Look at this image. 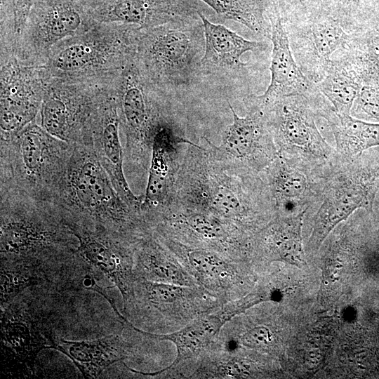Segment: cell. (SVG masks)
<instances>
[{"mask_svg":"<svg viewBox=\"0 0 379 379\" xmlns=\"http://www.w3.org/2000/svg\"><path fill=\"white\" fill-rule=\"evenodd\" d=\"M54 204L65 218L102 227L125 239L140 225L136 211L120 197L89 146L72 145Z\"/></svg>","mask_w":379,"mask_h":379,"instance_id":"1","label":"cell"},{"mask_svg":"<svg viewBox=\"0 0 379 379\" xmlns=\"http://www.w3.org/2000/svg\"><path fill=\"white\" fill-rule=\"evenodd\" d=\"M72 145L35 121L1 140V189L53 203L65 175Z\"/></svg>","mask_w":379,"mask_h":379,"instance_id":"2","label":"cell"},{"mask_svg":"<svg viewBox=\"0 0 379 379\" xmlns=\"http://www.w3.org/2000/svg\"><path fill=\"white\" fill-rule=\"evenodd\" d=\"M361 155L350 161L336 160L320 178L317 193L305 213L312 217L306 244L310 252L318 251L334 228L358 209L372 213L379 190V166L364 163Z\"/></svg>","mask_w":379,"mask_h":379,"instance_id":"3","label":"cell"},{"mask_svg":"<svg viewBox=\"0 0 379 379\" xmlns=\"http://www.w3.org/2000/svg\"><path fill=\"white\" fill-rule=\"evenodd\" d=\"M265 113L278 156L316 178L335 161V152L319 131L320 118L309 95L278 99L261 108Z\"/></svg>","mask_w":379,"mask_h":379,"instance_id":"4","label":"cell"},{"mask_svg":"<svg viewBox=\"0 0 379 379\" xmlns=\"http://www.w3.org/2000/svg\"><path fill=\"white\" fill-rule=\"evenodd\" d=\"M138 29L96 22L52 51L44 67L53 75L102 77L120 71L134 57Z\"/></svg>","mask_w":379,"mask_h":379,"instance_id":"5","label":"cell"},{"mask_svg":"<svg viewBox=\"0 0 379 379\" xmlns=\"http://www.w3.org/2000/svg\"><path fill=\"white\" fill-rule=\"evenodd\" d=\"M114 74L77 77L53 75L47 71L39 112L41 126L72 145L90 146L100 98Z\"/></svg>","mask_w":379,"mask_h":379,"instance_id":"6","label":"cell"},{"mask_svg":"<svg viewBox=\"0 0 379 379\" xmlns=\"http://www.w3.org/2000/svg\"><path fill=\"white\" fill-rule=\"evenodd\" d=\"M197 31L171 22L137 30L134 60L155 88L188 78L202 48Z\"/></svg>","mask_w":379,"mask_h":379,"instance_id":"7","label":"cell"},{"mask_svg":"<svg viewBox=\"0 0 379 379\" xmlns=\"http://www.w3.org/2000/svg\"><path fill=\"white\" fill-rule=\"evenodd\" d=\"M96 22L83 0H36L13 54L24 63L43 66L58 44Z\"/></svg>","mask_w":379,"mask_h":379,"instance_id":"8","label":"cell"},{"mask_svg":"<svg viewBox=\"0 0 379 379\" xmlns=\"http://www.w3.org/2000/svg\"><path fill=\"white\" fill-rule=\"evenodd\" d=\"M47 72L13 54H0L1 140L35 121L43 100Z\"/></svg>","mask_w":379,"mask_h":379,"instance_id":"9","label":"cell"},{"mask_svg":"<svg viewBox=\"0 0 379 379\" xmlns=\"http://www.w3.org/2000/svg\"><path fill=\"white\" fill-rule=\"evenodd\" d=\"M113 84L127 146L151 147L155 130L161 122L157 105L159 90L143 77L134 57L116 74Z\"/></svg>","mask_w":379,"mask_h":379,"instance_id":"10","label":"cell"},{"mask_svg":"<svg viewBox=\"0 0 379 379\" xmlns=\"http://www.w3.org/2000/svg\"><path fill=\"white\" fill-rule=\"evenodd\" d=\"M77 239V252L88 264L101 271L121 292L124 308L134 300L135 274L133 251L126 246L124 237L105 228L64 218Z\"/></svg>","mask_w":379,"mask_h":379,"instance_id":"11","label":"cell"},{"mask_svg":"<svg viewBox=\"0 0 379 379\" xmlns=\"http://www.w3.org/2000/svg\"><path fill=\"white\" fill-rule=\"evenodd\" d=\"M284 25L298 65L315 84L324 78L335 53L345 48L351 37L332 13Z\"/></svg>","mask_w":379,"mask_h":379,"instance_id":"12","label":"cell"},{"mask_svg":"<svg viewBox=\"0 0 379 379\" xmlns=\"http://www.w3.org/2000/svg\"><path fill=\"white\" fill-rule=\"evenodd\" d=\"M113 82L114 78L100 98L92 123L90 147L120 197L131 208L137 211L142 201L132 192L124 175L119 137L121 123Z\"/></svg>","mask_w":379,"mask_h":379,"instance_id":"13","label":"cell"},{"mask_svg":"<svg viewBox=\"0 0 379 379\" xmlns=\"http://www.w3.org/2000/svg\"><path fill=\"white\" fill-rule=\"evenodd\" d=\"M171 326L182 327L223 304L199 286H181L136 277L134 291Z\"/></svg>","mask_w":379,"mask_h":379,"instance_id":"14","label":"cell"},{"mask_svg":"<svg viewBox=\"0 0 379 379\" xmlns=\"http://www.w3.org/2000/svg\"><path fill=\"white\" fill-rule=\"evenodd\" d=\"M230 107L233 121L223 134L221 147L254 171L267 167L278 153L265 112L253 105L247 115L241 117Z\"/></svg>","mask_w":379,"mask_h":379,"instance_id":"15","label":"cell"},{"mask_svg":"<svg viewBox=\"0 0 379 379\" xmlns=\"http://www.w3.org/2000/svg\"><path fill=\"white\" fill-rule=\"evenodd\" d=\"M272 44L270 84L265 93L253 98V105L264 108L279 98L308 95L317 86L301 71L293 55L288 34L279 11L270 15Z\"/></svg>","mask_w":379,"mask_h":379,"instance_id":"16","label":"cell"},{"mask_svg":"<svg viewBox=\"0 0 379 379\" xmlns=\"http://www.w3.org/2000/svg\"><path fill=\"white\" fill-rule=\"evenodd\" d=\"M173 253L197 284L222 304L236 300L241 276L234 260L200 248L180 247Z\"/></svg>","mask_w":379,"mask_h":379,"instance_id":"17","label":"cell"},{"mask_svg":"<svg viewBox=\"0 0 379 379\" xmlns=\"http://www.w3.org/2000/svg\"><path fill=\"white\" fill-rule=\"evenodd\" d=\"M267 178L278 217L305 213L317 193L320 179L279 156L267 166Z\"/></svg>","mask_w":379,"mask_h":379,"instance_id":"18","label":"cell"},{"mask_svg":"<svg viewBox=\"0 0 379 379\" xmlns=\"http://www.w3.org/2000/svg\"><path fill=\"white\" fill-rule=\"evenodd\" d=\"M97 22L117 23L138 29L171 22L169 0H83Z\"/></svg>","mask_w":379,"mask_h":379,"instance_id":"19","label":"cell"},{"mask_svg":"<svg viewBox=\"0 0 379 379\" xmlns=\"http://www.w3.org/2000/svg\"><path fill=\"white\" fill-rule=\"evenodd\" d=\"M124 321L131 328L145 337L158 340L172 342L177 350V355L172 364L160 371L149 375H154L168 370H175L181 363L192 359H199L219 336L227 324L215 311L204 314L178 331L169 333H151L135 327L125 318Z\"/></svg>","mask_w":379,"mask_h":379,"instance_id":"20","label":"cell"},{"mask_svg":"<svg viewBox=\"0 0 379 379\" xmlns=\"http://www.w3.org/2000/svg\"><path fill=\"white\" fill-rule=\"evenodd\" d=\"M199 17L205 38L200 66L205 69H240L246 65L241 60L244 53L265 51L268 46L261 41L246 39L224 25L209 21L201 13Z\"/></svg>","mask_w":379,"mask_h":379,"instance_id":"21","label":"cell"},{"mask_svg":"<svg viewBox=\"0 0 379 379\" xmlns=\"http://www.w3.org/2000/svg\"><path fill=\"white\" fill-rule=\"evenodd\" d=\"M52 349L67 355L84 378H97L109 366L128 357L129 346L116 334L92 340L53 339Z\"/></svg>","mask_w":379,"mask_h":379,"instance_id":"22","label":"cell"},{"mask_svg":"<svg viewBox=\"0 0 379 379\" xmlns=\"http://www.w3.org/2000/svg\"><path fill=\"white\" fill-rule=\"evenodd\" d=\"M4 343L34 371L35 359L40 351L51 348L53 339L42 333L30 313L18 305H9L1 318Z\"/></svg>","mask_w":379,"mask_h":379,"instance_id":"23","label":"cell"},{"mask_svg":"<svg viewBox=\"0 0 379 379\" xmlns=\"http://www.w3.org/2000/svg\"><path fill=\"white\" fill-rule=\"evenodd\" d=\"M305 213L278 217L260 232L258 246L270 258L306 266L302 228Z\"/></svg>","mask_w":379,"mask_h":379,"instance_id":"24","label":"cell"},{"mask_svg":"<svg viewBox=\"0 0 379 379\" xmlns=\"http://www.w3.org/2000/svg\"><path fill=\"white\" fill-rule=\"evenodd\" d=\"M188 142L177 136L162 121L154 133L151 145V161L148 179L141 207L154 208L166 198L171 175V155L178 142Z\"/></svg>","mask_w":379,"mask_h":379,"instance_id":"25","label":"cell"},{"mask_svg":"<svg viewBox=\"0 0 379 379\" xmlns=\"http://www.w3.org/2000/svg\"><path fill=\"white\" fill-rule=\"evenodd\" d=\"M133 251L135 277L181 286H198L177 257L153 239H143Z\"/></svg>","mask_w":379,"mask_h":379,"instance_id":"26","label":"cell"},{"mask_svg":"<svg viewBox=\"0 0 379 379\" xmlns=\"http://www.w3.org/2000/svg\"><path fill=\"white\" fill-rule=\"evenodd\" d=\"M326 123L334 137L338 161L353 160L367 149L379 145V124L363 121L351 115L338 116L335 112Z\"/></svg>","mask_w":379,"mask_h":379,"instance_id":"27","label":"cell"},{"mask_svg":"<svg viewBox=\"0 0 379 379\" xmlns=\"http://www.w3.org/2000/svg\"><path fill=\"white\" fill-rule=\"evenodd\" d=\"M335 54L324 78L316 86L337 115L349 116L362 83L351 65Z\"/></svg>","mask_w":379,"mask_h":379,"instance_id":"28","label":"cell"},{"mask_svg":"<svg viewBox=\"0 0 379 379\" xmlns=\"http://www.w3.org/2000/svg\"><path fill=\"white\" fill-rule=\"evenodd\" d=\"M217 13L270 39L271 27L264 18L265 0H201Z\"/></svg>","mask_w":379,"mask_h":379,"instance_id":"29","label":"cell"},{"mask_svg":"<svg viewBox=\"0 0 379 379\" xmlns=\"http://www.w3.org/2000/svg\"><path fill=\"white\" fill-rule=\"evenodd\" d=\"M208 198L211 209L222 220H240L248 215L251 209L241 190L222 182L210 187Z\"/></svg>","mask_w":379,"mask_h":379,"instance_id":"30","label":"cell"},{"mask_svg":"<svg viewBox=\"0 0 379 379\" xmlns=\"http://www.w3.org/2000/svg\"><path fill=\"white\" fill-rule=\"evenodd\" d=\"M184 224L197 239L211 246L222 247L230 241L227 225L215 215L193 213L185 218Z\"/></svg>","mask_w":379,"mask_h":379,"instance_id":"31","label":"cell"},{"mask_svg":"<svg viewBox=\"0 0 379 379\" xmlns=\"http://www.w3.org/2000/svg\"><path fill=\"white\" fill-rule=\"evenodd\" d=\"M25 262H8L1 260V305H6L21 291L39 281Z\"/></svg>","mask_w":379,"mask_h":379,"instance_id":"32","label":"cell"},{"mask_svg":"<svg viewBox=\"0 0 379 379\" xmlns=\"http://www.w3.org/2000/svg\"><path fill=\"white\" fill-rule=\"evenodd\" d=\"M0 1V29L15 36V46L36 0Z\"/></svg>","mask_w":379,"mask_h":379,"instance_id":"33","label":"cell"},{"mask_svg":"<svg viewBox=\"0 0 379 379\" xmlns=\"http://www.w3.org/2000/svg\"><path fill=\"white\" fill-rule=\"evenodd\" d=\"M350 115L357 119L379 121V84H362L353 102Z\"/></svg>","mask_w":379,"mask_h":379,"instance_id":"34","label":"cell"},{"mask_svg":"<svg viewBox=\"0 0 379 379\" xmlns=\"http://www.w3.org/2000/svg\"><path fill=\"white\" fill-rule=\"evenodd\" d=\"M238 344L255 350H265L275 342V336L271 328L263 324L252 326L241 333Z\"/></svg>","mask_w":379,"mask_h":379,"instance_id":"35","label":"cell"}]
</instances>
